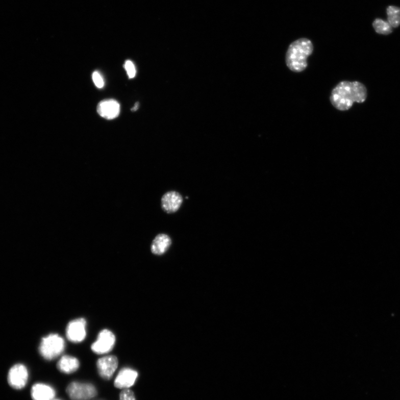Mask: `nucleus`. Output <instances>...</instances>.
<instances>
[{
  "instance_id": "5",
  "label": "nucleus",
  "mask_w": 400,
  "mask_h": 400,
  "mask_svg": "<svg viewBox=\"0 0 400 400\" xmlns=\"http://www.w3.org/2000/svg\"><path fill=\"white\" fill-rule=\"evenodd\" d=\"M116 342V337L113 333L108 329L99 332L97 340L91 345L92 351L98 355L109 353L113 349Z\"/></svg>"
},
{
  "instance_id": "4",
  "label": "nucleus",
  "mask_w": 400,
  "mask_h": 400,
  "mask_svg": "<svg viewBox=\"0 0 400 400\" xmlns=\"http://www.w3.org/2000/svg\"><path fill=\"white\" fill-rule=\"evenodd\" d=\"M66 392L72 400H89L97 395V390L93 385L77 382L68 385Z\"/></svg>"
},
{
  "instance_id": "14",
  "label": "nucleus",
  "mask_w": 400,
  "mask_h": 400,
  "mask_svg": "<svg viewBox=\"0 0 400 400\" xmlns=\"http://www.w3.org/2000/svg\"><path fill=\"white\" fill-rule=\"evenodd\" d=\"M80 367L78 359L69 355H65L58 362V370L62 372L70 374L77 371Z\"/></svg>"
},
{
  "instance_id": "10",
  "label": "nucleus",
  "mask_w": 400,
  "mask_h": 400,
  "mask_svg": "<svg viewBox=\"0 0 400 400\" xmlns=\"http://www.w3.org/2000/svg\"><path fill=\"white\" fill-rule=\"evenodd\" d=\"M97 112L106 119H114L120 114V105L114 99H105L98 104Z\"/></svg>"
},
{
  "instance_id": "11",
  "label": "nucleus",
  "mask_w": 400,
  "mask_h": 400,
  "mask_svg": "<svg viewBox=\"0 0 400 400\" xmlns=\"http://www.w3.org/2000/svg\"><path fill=\"white\" fill-rule=\"evenodd\" d=\"M138 373L129 368H123L118 372L114 386L119 389H127L135 384Z\"/></svg>"
},
{
  "instance_id": "2",
  "label": "nucleus",
  "mask_w": 400,
  "mask_h": 400,
  "mask_svg": "<svg viewBox=\"0 0 400 400\" xmlns=\"http://www.w3.org/2000/svg\"><path fill=\"white\" fill-rule=\"evenodd\" d=\"M313 43L308 39L302 38L292 42L285 55L286 65L291 71L302 72L308 66V59L314 52Z\"/></svg>"
},
{
  "instance_id": "16",
  "label": "nucleus",
  "mask_w": 400,
  "mask_h": 400,
  "mask_svg": "<svg viewBox=\"0 0 400 400\" xmlns=\"http://www.w3.org/2000/svg\"><path fill=\"white\" fill-rule=\"evenodd\" d=\"M373 27L376 32L381 35H389L392 32V29L388 22L380 18H377L373 22Z\"/></svg>"
},
{
  "instance_id": "12",
  "label": "nucleus",
  "mask_w": 400,
  "mask_h": 400,
  "mask_svg": "<svg viewBox=\"0 0 400 400\" xmlns=\"http://www.w3.org/2000/svg\"><path fill=\"white\" fill-rule=\"evenodd\" d=\"M171 243L169 236L165 234H159L155 237L152 242V252L156 255H163L169 249Z\"/></svg>"
},
{
  "instance_id": "6",
  "label": "nucleus",
  "mask_w": 400,
  "mask_h": 400,
  "mask_svg": "<svg viewBox=\"0 0 400 400\" xmlns=\"http://www.w3.org/2000/svg\"><path fill=\"white\" fill-rule=\"evenodd\" d=\"M68 340L74 343L82 342L86 336V321L83 318H77L68 323L66 328Z\"/></svg>"
},
{
  "instance_id": "1",
  "label": "nucleus",
  "mask_w": 400,
  "mask_h": 400,
  "mask_svg": "<svg viewBox=\"0 0 400 400\" xmlns=\"http://www.w3.org/2000/svg\"><path fill=\"white\" fill-rule=\"evenodd\" d=\"M367 96L366 87L363 84L342 81L331 91L330 101L336 109L345 111L351 109L355 103H364Z\"/></svg>"
},
{
  "instance_id": "8",
  "label": "nucleus",
  "mask_w": 400,
  "mask_h": 400,
  "mask_svg": "<svg viewBox=\"0 0 400 400\" xmlns=\"http://www.w3.org/2000/svg\"><path fill=\"white\" fill-rule=\"evenodd\" d=\"M118 365V359L114 355L106 356L99 359L97 362V367L99 376L104 380H110L113 377Z\"/></svg>"
},
{
  "instance_id": "7",
  "label": "nucleus",
  "mask_w": 400,
  "mask_h": 400,
  "mask_svg": "<svg viewBox=\"0 0 400 400\" xmlns=\"http://www.w3.org/2000/svg\"><path fill=\"white\" fill-rule=\"evenodd\" d=\"M29 377L27 368L21 364L12 367L8 375V382L13 388L17 390L23 388L27 385Z\"/></svg>"
},
{
  "instance_id": "19",
  "label": "nucleus",
  "mask_w": 400,
  "mask_h": 400,
  "mask_svg": "<svg viewBox=\"0 0 400 400\" xmlns=\"http://www.w3.org/2000/svg\"><path fill=\"white\" fill-rule=\"evenodd\" d=\"M120 400H136L134 393L129 389H123L120 393Z\"/></svg>"
},
{
  "instance_id": "18",
  "label": "nucleus",
  "mask_w": 400,
  "mask_h": 400,
  "mask_svg": "<svg viewBox=\"0 0 400 400\" xmlns=\"http://www.w3.org/2000/svg\"><path fill=\"white\" fill-rule=\"evenodd\" d=\"M92 80L93 83H94L95 85L97 87H98V88L102 89L104 86L105 83L104 79L102 77L101 74H100L98 71H95L93 73Z\"/></svg>"
},
{
  "instance_id": "13",
  "label": "nucleus",
  "mask_w": 400,
  "mask_h": 400,
  "mask_svg": "<svg viewBox=\"0 0 400 400\" xmlns=\"http://www.w3.org/2000/svg\"><path fill=\"white\" fill-rule=\"evenodd\" d=\"M31 396L34 400H53L55 396V391L48 385L37 384L33 387Z\"/></svg>"
},
{
  "instance_id": "9",
  "label": "nucleus",
  "mask_w": 400,
  "mask_h": 400,
  "mask_svg": "<svg viewBox=\"0 0 400 400\" xmlns=\"http://www.w3.org/2000/svg\"><path fill=\"white\" fill-rule=\"evenodd\" d=\"M183 203V198L180 193L174 191L165 193L161 198V207L167 214L177 212Z\"/></svg>"
},
{
  "instance_id": "17",
  "label": "nucleus",
  "mask_w": 400,
  "mask_h": 400,
  "mask_svg": "<svg viewBox=\"0 0 400 400\" xmlns=\"http://www.w3.org/2000/svg\"><path fill=\"white\" fill-rule=\"evenodd\" d=\"M124 67L125 70H127V73L130 79H133L135 78L136 76V70L135 66L132 61H131L130 60H127L126 62H125Z\"/></svg>"
},
{
  "instance_id": "20",
  "label": "nucleus",
  "mask_w": 400,
  "mask_h": 400,
  "mask_svg": "<svg viewBox=\"0 0 400 400\" xmlns=\"http://www.w3.org/2000/svg\"><path fill=\"white\" fill-rule=\"evenodd\" d=\"M139 103H137L134 106V107L132 109H131V110H132L133 111H136L139 108Z\"/></svg>"
},
{
  "instance_id": "3",
  "label": "nucleus",
  "mask_w": 400,
  "mask_h": 400,
  "mask_svg": "<svg viewBox=\"0 0 400 400\" xmlns=\"http://www.w3.org/2000/svg\"><path fill=\"white\" fill-rule=\"evenodd\" d=\"M65 341L58 334H50L43 337L39 347V352L42 357L48 360L57 358L64 352Z\"/></svg>"
},
{
  "instance_id": "15",
  "label": "nucleus",
  "mask_w": 400,
  "mask_h": 400,
  "mask_svg": "<svg viewBox=\"0 0 400 400\" xmlns=\"http://www.w3.org/2000/svg\"><path fill=\"white\" fill-rule=\"evenodd\" d=\"M387 21L392 28H397L400 25V8L390 6L387 9Z\"/></svg>"
}]
</instances>
